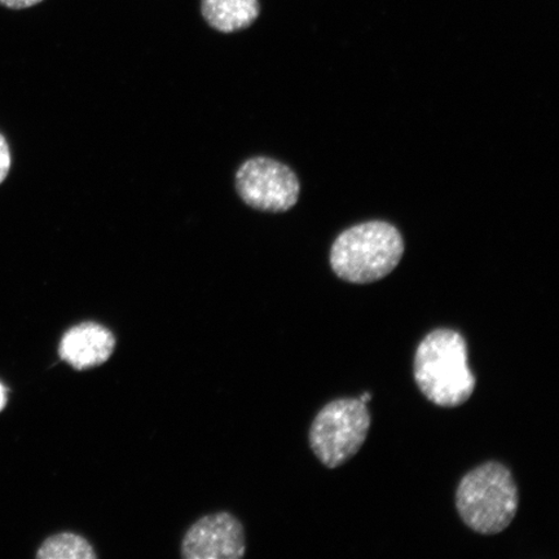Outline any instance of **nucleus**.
Returning a JSON list of instances; mask_svg holds the SVG:
<instances>
[{
	"mask_svg": "<svg viewBox=\"0 0 559 559\" xmlns=\"http://www.w3.org/2000/svg\"><path fill=\"white\" fill-rule=\"evenodd\" d=\"M414 373L426 400L443 408L469 401L477 384L467 362L464 335L452 330L432 331L419 342Z\"/></svg>",
	"mask_w": 559,
	"mask_h": 559,
	"instance_id": "f257e3e1",
	"label": "nucleus"
},
{
	"mask_svg": "<svg viewBox=\"0 0 559 559\" xmlns=\"http://www.w3.org/2000/svg\"><path fill=\"white\" fill-rule=\"evenodd\" d=\"M403 254L400 230L388 222L370 221L344 230L335 239L331 265L344 282L369 284L390 275Z\"/></svg>",
	"mask_w": 559,
	"mask_h": 559,
	"instance_id": "f03ea898",
	"label": "nucleus"
},
{
	"mask_svg": "<svg viewBox=\"0 0 559 559\" xmlns=\"http://www.w3.org/2000/svg\"><path fill=\"white\" fill-rule=\"evenodd\" d=\"M520 498L512 473L499 463L475 467L461 479L456 508L467 527L480 535H496L510 526Z\"/></svg>",
	"mask_w": 559,
	"mask_h": 559,
	"instance_id": "7ed1b4c3",
	"label": "nucleus"
},
{
	"mask_svg": "<svg viewBox=\"0 0 559 559\" xmlns=\"http://www.w3.org/2000/svg\"><path fill=\"white\" fill-rule=\"evenodd\" d=\"M370 423L372 418L366 403L359 400L331 402L313 419L311 449L321 464L335 469L360 451Z\"/></svg>",
	"mask_w": 559,
	"mask_h": 559,
	"instance_id": "20e7f679",
	"label": "nucleus"
},
{
	"mask_svg": "<svg viewBox=\"0 0 559 559\" xmlns=\"http://www.w3.org/2000/svg\"><path fill=\"white\" fill-rule=\"evenodd\" d=\"M236 188L245 204L264 213L288 212L300 194L296 173L267 157L245 160L236 174Z\"/></svg>",
	"mask_w": 559,
	"mask_h": 559,
	"instance_id": "39448f33",
	"label": "nucleus"
},
{
	"mask_svg": "<svg viewBox=\"0 0 559 559\" xmlns=\"http://www.w3.org/2000/svg\"><path fill=\"white\" fill-rule=\"evenodd\" d=\"M181 557L186 559H239L247 554L242 523L228 512L201 516L183 536Z\"/></svg>",
	"mask_w": 559,
	"mask_h": 559,
	"instance_id": "423d86ee",
	"label": "nucleus"
},
{
	"mask_svg": "<svg viewBox=\"0 0 559 559\" xmlns=\"http://www.w3.org/2000/svg\"><path fill=\"white\" fill-rule=\"evenodd\" d=\"M116 337L109 328L96 321H82L62 334L59 356L75 370L100 367L116 349Z\"/></svg>",
	"mask_w": 559,
	"mask_h": 559,
	"instance_id": "0eeeda50",
	"label": "nucleus"
},
{
	"mask_svg": "<svg viewBox=\"0 0 559 559\" xmlns=\"http://www.w3.org/2000/svg\"><path fill=\"white\" fill-rule=\"evenodd\" d=\"M201 15L221 33L248 29L261 15L260 0H201Z\"/></svg>",
	"mask_w": 559,
	"mask_h": 559,
	"instance_id": "6e6552de",
	"label": "nucleus"
},
{
	"mask_svg": "<svg viewBox=\"0 0 559 559\" xmlns=\"http://www.w3.org/2000/svg\"><path fill=\"white\" fill-rule=\"evenodd\" d=\"M39 559H96L97 555L86 537L60 533L48 537L37 551Z\"/></svg>",
	"mask_w": 559,
	"mask_h": 559,
	"instance_id": "1a4fd4ad",
	"label": "nucleus"
},
{
	"mask_svg": "<svg viewBox=\"0 0 559 559\" xmlns=\"http://www.w3.org/2000/svg\"><path fill=\"white\" fill-rule=\"evenodd\" d=\"M12 165L11 150L5 138L0 134V185L9 177Z\"/></svg>",
	"mask_w": 559,
	"mask_h": 559,
	"instance_id": "9d476101",
	"label": "nucleus"
},
{
	"mask_svg": "<svg viewBox=\"0 0 559 559\" xmlns=\"http://www.w3.org/2000/svg\"><path fill=\"white\" fill-rule=\"evenodd\" d=\"M44 2V0H0V4L11 10H25L31 7L37 5Z\"/></svg>",
	"mask_w": 559,
	"mask_h": 559,
	"instance_id": "9b49d317",
	"label": "nucleus"
},
{
	"mask_svg": "<svg viewBox=\"0 0 559 559\" xmlns=\"http://www.w3.org/2000/svg\"><path fill=\"white\" fill-rule=\"evenodd\" d=\"M7 403V391L3 388V384L0 383V411H2L5 407Z\"/></svg>",
	"mask_w": 559,
	"mask_h": 559,
	"instance_id": "f8f14e48",
	"label": "nucleus"
},
{
	"mask_svg": "<svg viewBox=\"0 0 559 559\" xmlns=\"http://www.w3.org/2000/svg\"><path fill=\"white\" fill-rule=\"evenodd\" d=\"M359 401H361L362 403H366L368 404V402L370 400H372V395H370L369 393H366V394H362L358 397Z\"/></svg>",
	"mask_w": 559,
	"mask_h": 559,
	"instance_id": "ddd939ff",
	"label": "nucleus"
}]
</instances>
